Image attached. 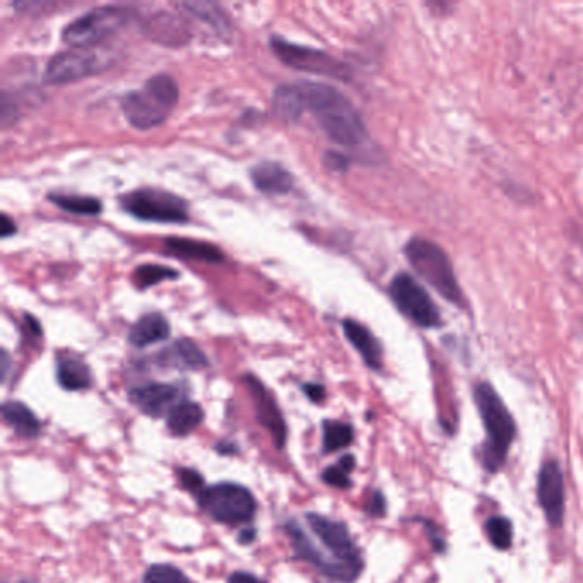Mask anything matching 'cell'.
<instances>
[{"mask_svg": "<svg viewBox=\"0 0 583 583\" xmlns=\"http://www.w3.org/2000/svg\"><path fill=\"white\" fill-rule=\"evenodd\" d=\"M354 440L353 426L342 421H324V452L332 454L349 447Z\"/></svg>", "mask_w": 583, "mask_h": 583, "instance_id": "cell-25", "label": "cell"}, {"mask_svg": "<svg viewBox=\"0 0 583 583\" xmlns=\"http://www.w3.org/2000/svg\"><path fill=\"white\" fill-rule=\"evenodd\" d=\"M327 163H329L330 168L342 170V168H344L342 165H346L348 161H346V158H344L342 154L329 153L327 154Z\"/></svg>", "mask_w": 583, "mask_h": 583, "instance_id": "cell-36", "label": "cell"}, {"mask_svg": "<svg viewBox=\"0 0 583 583\" xmlns=\"http://www.w3.org/2000/svg\"><path fill=\"white\" fill-rule=\"evenodd\" d=\"M255 537H257V532L254 529H245L238 537V541H240V544H252L255 541Z\"/></svg>", "mask_w": 583, "mask_h": 583, "instance_id": "cell-38", "label": "cell"}, {"mask_svg": "<svg viewBox=\"0 0 583 583\" xmlns=\"http://www.w3.org/2000/svg\"><path fill=\"white\" fill-rule=\"evenodd\" d=\"M272 106H274L277 117L284 122H296V120H300L303 113L307 112L298 84L279 86L274 91Z\"/></svg>", "mask_w": 583, "mask_h": 583, "instance_id": "cell-22", "label": "cell"}, {"mask_svg": "<svg viewBox=\"0 0 583 583\" xmlns=\"http://www.w3.org/2000/svg\"><path fill=\"white\" fill-rule=\"evenodd\" d=\"M170 336V325L163 315L148 313L139 318L129 332V342L136 348H146Z\"/></svg>", "mask_w": 583, "mask_h": 583, "instance_id": "cell-19", "label": "cell"}, {"mask_svg": "<svg viewBox=\"0 0 583 583\" xmlns=\"http://www.w3.org/2000/svg\"><path fill=\"white\" fill-rule=\"evenodd\" d=\"M177 101V81L168 74H156L149 77L144 88L124 96L122 110L132 127L149 130L165 122Z\"/></svg>", "mask_w": 583, "mask_h": 583, "instance_id": "cell-3", "label": "cell"}, {"mask_svg": "<svg viewBox=\"0 0 583 583\" xmlns=\"http://www.w3.org/2000/svg\"><path fill=\"white\" fill-rule=\"evenodd\" d=\"M146 583H192L189 577L171 565H153L144 575Z\"/></svg>", "mask_w": 583, "mask_h": 583, "instance_id": "cell-30", "label": "cell"}, {"mask_svg": "<svg viewBox=\"0 0 583 583\" xmlns=\"http://www.w3.org/2000/svg\"><path fill=\"white\" fill-rule=\"evenodd\" d=\"M130 401L139 407L142 413L151 418H159L166 409H173V404L180 397V389L171 383H146L141 387L130 390Z\"/></svg>", "mask_w": 583, "mask_h": 583, "instance_id": "cell-14", "label": "cell"}, {"mask_svg": "<svg viewBox=\"0 0 583 583\" xmlns=\"http://www.w3.org/2000/svg\"><path fill=\"white\" fill-rule=\"evenodd\" d=\"M50 201L59 206L64 211L72 214H84V216H96L101 212V202L93 197H83V195H50Z\"/></svg>", "mask_w": 583, "mask_h": 583, "instance_id": "cell-26", "label": "cell"}, {"mask_svg": "<svg viewBox=\"0 0 583 583\" xmlns=\"http://www.w3.org/2000/svg\"><path fill=\"white\" fill-rule=\"evenodd\" d=\"M406 255L414 271L418 272L431 288H435L443 298H447L457 307L464 305V295L460 291L454 267L442 248L424 238H414L407 243Z\"/></svg>", "mask_w": 583, "mask_h": 583, "instance_id": "cell-5", "label": "cell"}, {"mask_svg": "<svg viewBox=\"0 0 583 583\" xmlns=\"http://www.w3.org/2000/svg\"><path fill=\"white\" fill-rule=\"evenodd\" d=\"M477 409L488 431V443L484 448V466L495 472L503 466L508 450L515 438V423L500 395L489 383H479L474 390Z\"/></svg>", "mask_w": 583, "mask_h": 583, "instance_id": "cell-4", "label": "cell"}, {"mask_svg": "<svg viewBox=\"0 0 583 583\" xmlns=\"http://www.w3.org/2000/svg\"><path fill=\"white\" fill-rule=\"evenodd\" d=\"M354 466H356V460H354L353 455H344L337 464L325 469L322 479H324V483L334 486V488H351L353 481H351L349 474L353 471Z\"/></svg>", "mask_w": 583, "mask_h": 583, "instance_id": "cell-27", "label": "cell"}, {"mask_svg": "<svg viewBox=\"0 0 583 583\" xmlns=\"http://www.w3.org/2000/svg\"><path fill=\"white\" fill-rule=\"evenodd\" d=\"M301 98L305 110L317 118L325 136L339 146L354 148L368 139L365 122L353 103L330 84L300 81Z\"/></svg>", "mask_w": 583, "mask_h": 583, "instance_id": "cell-1", "label": "cell"}, {"mask_svg": "<svg viewBox=\"0 0 583 583\" xmlns=\"http://www.w3.org/2000/svg\"><path fill=\"white\" fill-rule=\"evenodd\" d=\"M537 495L549 524L560 527L565 517V481L558 462L549 460L542 466L537 481Z\"/></svg>", "mask_w": 583, "mask_h": 583, "instance_id": "cell-12", "label": "cell"}, {"mask_svg": "<svg viewBox=\"0 0 583 583\" xmlns=\"http://www.w3.org/2000/svg\"><path fill=\"white\" fill-rule=\"evenodd\" d=\"M252 182L255 187L264 192V194L283 195L288 194L293 189V177L286 168H283L272 161H264L254 166L252 171Z\"/></svg>", "mask_w": 583, "mask_h": 583, "instance_id": "cell-16", "label": "cell"}, {"mask_svg": "<svg viewBox=\"0 0 583 583\" xmlns=\"http://www.w3.org/2000/svg\"><path fill=\"white\" fill-rule=\"evenodd\" d=\"M177 276V271H173V269L165 267V265L146 264L137 267L136 271H134V283L139 288H149V286H154V284L166 281V279H175Z\"/></svg>", "mask_w": 583, "mask_h": 583, "instance_id": "cell-28", "label": "cell"}, {"mask_svg": "<svg viewBox=\"0 0 583 583\" xmlns=\"http://www.w3.org/2000/svg\"><path fill=\"white\" fill-rule=\"evenodd\" d=\"M204 411L195 402H180L168 413V430L175 436H187L201 426Z\"/></svg>", "mask_w": 583, "mask_h": 583, "instance_id": "cell-24", "label": "cell"}, {"mask_svg": "<svg viewBox=\"0 0 583 583\" xmlns=\"http://www.w3.org/2000/svg\"><path fill=\"white\" fill-rule=\"evenodd\" d=\"M489 541L498 549H508L512 546L513 530L510 520L503 517H493L486 524Z\"/></svg>", "mask_w": 583, "mask_h": 583, "instance_id": "cell-29", "label": "cell"}, {"mask_svg": "<svg viewBox=\"0 0 583 583\" xmlns=\"http://www.w3.org/2000/svg\"><path fill=\"white\" fill-rule=\"evenodd\" d=\"M130 18V11L124 6H101L86 12L65 26L62 38L74 48H88L100 43L122 28Z\"/></svg>", "mask_w": 583, "mask_h": 583, "instance_id": "cell-7", "label": "cell"}, {"mask_svg": "<svg viewBox=\"0 0 583 583\" xmlns=\"http://www.w3.org/2000/svg\"><path fill=\"white\" fill-rule=\"evenodd\" d=\"M159 363L173 368H185V370H201L209 365L206 354L190 339L177 341L171 348L159 353Z\"/></svg>", "mask_w": 583, "mask_h": 583, "instance_id": "cell-17", "label": "cell"}, {"mask_svg": "<svg viewBox=\"0 0 583 583\" xmlns=\"http://www.w3.org/2000/svg\"><path fill=\"white\" fill-rule=\"evenodd\" d=\"M146 31H148L149 38L158 40V43H166V45H180L189 38V33L180 24V19L173 18L168 12H159V16L149 19Z\"/></svg>", "mask_w": 583, "mask_h": 583, "instance_id": "cell-23", "label": "cell"}, {"mask_svg": "<svg viewBox=\"0 0 583 583\" xmlns=\"http://www.w3.org/2000/svg\"><path fill=\"white\" fill-rule=\"evenodd\" d=\"M177 477L180 484H182V488L194 493V495L199 496L206 489L204 477L194 469H178Z\"/></svg>", "mask_w": 583, "mask_h": 583, "instance_id": "cell-32", "label": "cell"}, {"mask_svg": "<svg viewBox=\"0 0 583 583\" xmlns=\"http://www.w3.org/2000/svg\"><path fill=\"white\" fill-rule=\"evenodd\" d=\"M228 583H265L259 577H255L252 573L235 572L228 578Z\"/></svg>", "mask_w": 583, "mask_h": 583, "instance_id": "cell-35", "label": "cell"}, {"mask_svg": "<svg viewBox=\"0 0 583 583\" xmlns=\"http://www.w3.org/2000/svg\"><path fill=\"white\" fill-rule=\"evenodd\" d=\"M307 524L325 548L324 566L320 572L336 582L351 583L363 570L360 549L349 536L342 522L327 519L318 513H307Z\"/></svg>", "mask_w": 583, "mask_h": 583, "instance_id": "cell-2", "label": "cell"}, {"mask_svg": "<svg viewBox=\"0 0 583 583\" xmlns=\"http://www.w3.org/2000/svg\"><path fill=\"white\" fill-rule=\"evenodd\" d=\"M199 505L211 519L226 525L247 524L257 512L254 495L235 483H219L204 489Z\"/></svg>", "mask_w": 583, "mask_h": 583, "instance_id": "cell-6", "label": "cell"}, {"mask_svg": "<svg viewBox=\"0 0 583 583\" xmlns=\"http://www.w3.org/2000/svg\"><path fill=\"white\" fill-rule=\"evenodd\" d=\"M7 370H9V354L2 351V380H6Z\"/></svg>", "mask_w": 583, "mask_h": 583, "instance_id": "cell-39", "label": "cell"}, {"mask_svg": "<svg viewBox=\"0 0 583 583\" xmlns=\"http://www.w3.org/2000/svg\"><path fill=\"white\" fill-rule=\"evenodd\" d=\"M271 48L276 53L277 59L296 71L312 72L317 76L332 77V79H349L348 65L318 48L295 45L277 36L271 38Z\"/></svg>", "mask_w": 583, "mask_h": 583, "instance_id": "cell-9", "label": "cell"}, {"mask_svg": "<svg viewBox=\"0 0 583 583\" xmlns=\"http://www.w3.org/2000/svg\"><path fill=\"white\" fill-rule=\"evenodd\" d=\"M390 296L397 308L414 324L433 329L442 324L440 312L430 295L409 274H399L390 283Z\"/></svg>", "mask_w": 583, "mask_h": 583, "instance_id": "cell-10", "label": "cell"}, {"mask_svg": "<svg viewBox=\"0 0 583 583\" xmlns=\"http://www.w3.org/2000/svg\"><path fill=\"white\" fill-rule=\"evenodd\" d=\"M342 329H344V334L348 337L349 342L361 354V358L365 360L366 365L373 368V370H380V366H382V346L377 341V337L373 336L365 325H361L360 322L351 320V318L344 320Z\"/></svg>", "mask_w": 583, "mask_h": 583, "instance_id": "cell-15", "label": "cell"}, {"mask_svg": "<svg viewBox=\"0 0 583 583\" xmlns=\"http://www.w3.org/2000/svg\"><path fill=\"white\" fill-rule=\"evenodd\" d=\"M14 231H16V226H14V223H12L11 219H9V216L2 214V226H0V233H2V236L7 238V236H11Z\"/></svg>", "mask_w": 583, "mask_h": 583, "instance_id": "cell-37", "label": "cell"}, {"mask_svg": "<svg viewBox=\"0 0 583 583\" xmlns=\"http://www.w3.org/2000/svg\"><path fill=\"white\" fill-rule=\"evenodd\" d=\"M185 9H189L190 12H194L197 18L202 19V21H207V23H212L216 28H221L223 26V16H221V11L214 4H206V2H194V4H183Z\"/></svg>", "mask_w": 583, "mask_h": 583, "instance_id": "cell-31", "label": "cell"}, {"mask_svg": "<svg viewBox=\"0 0 583 583\" xmlns=\"http://www.w3.org/2000/svg\"><path fill=\"white\" fill-rule=\"evenodd\" d=\"M245 383H247L250 395L254 399L255 414H257L259 423L271 433L274 445L277 448H283L288 440V428L284 423L281 409L277 407L276 399L269 394V390L265 389L262 382H259L252 375L245 377Z\"/></svg>", "mask_w": 583, "mask_h": 583, "instance_id": "cell-13", "label": "cell"}, {"mask_svg": "<svg viewBox=\"0 0 583 583\" xmlns=\"http://www.w3.org/2000/svg\"><path fill=\"white\" fill-rule=\"evenodd\" d=\"M122 206L134 218L154 223H185L189 218L187 202L163 190H134L122 197Z\"/></svg>", "mask_w": 583, "mask_h": 583, "instance_id": "cell-8", "label": "cell"}, {"mask_svg": "<svg viewBox=\"0 0 583 583\" xmlns=\"http://www.w3.org/2000/svg\"><path fill=\"white\" fill-rule=\"evenodd\" d=\"M165 248L170 254L183 259L199 260V262H221L223 254L211 243L197 242L189 238H168Z\"/></svg>", "mask_w": 583, "mask_h": 583, "instance_id": "cell-21", "label": "cell"}, {"mask_svg": "<svg viewBox=\"0 0 583 583\" xmlns=\"http://www.w3.org/2000/svg\"><path fill=\"white\" fill-rule=\"evenodd\" d=\"M303 392L307 394L308 399L312 402H322L325 399V389L318 383H307L303 387Z\"/></svg>", "mask_w": 583, "mask_h": 583, "instance_id": "cell-34", "label": "cell"}, {"mask_svg": "<svg viewBox=\"0 0 583 583\" xmlns=\"http://www.w3.org/2000/svg\"><path fill=\"white\" fill-rule=\"evenodd\" d=\"M2 416L14 433L23 438H35L42 431V424L36 418L30 407L24 406L23 402L9 401L2 406Z\"/></svg>", "mask_w": 583, "mask_h": 583, "instance_id": "cell-20", "label": "cell"}, {"mask_svg": "<svg viewBox=\"0 0 583 583\" xmlns=\"http://www.w3.org/2000/svg\"><path fill=\"white\" fill-rule=\"evenodd\" d=\"M101 55L89 48H72L55 55L45 69V81L50 84L76 83L79 79L103 71Z\"/></svg>", "mask_w": 583, "mask_h": 583, "instance_id": "cell-11", "label": "cell"}, {"mask_svg": "<svg viewBox=\"0 0 583 583\" xmlns=\"http://www.w3.org/2000/svg\"><path fill=\"white\" fill-rule=\"evenodd\" d=\"M57 380L62 389L71 392L86 390L93 385V375L89 366L72 354H62L57 358Z\"/></svg>", "mask_w": 583, "mask_h": 583, "instance_id": "cell-18", "label": "cell"}, {"mask_svg": "<svg viewBox=\"0 0 583 583\" xmlns=\"http://www.w3.org/2000/svg\"><path fill=\"white\" fill-rule=\"evenodd\" d=\"M366 512L371 517H382L383 513H385V500H383L382 493L375 491L371 495L370 500H368V505H366Z\"/></svg>", "mask_w": 583, "mask_h": 583, "instance_id": "cell-33", "label": "cell"}]
</instances>
